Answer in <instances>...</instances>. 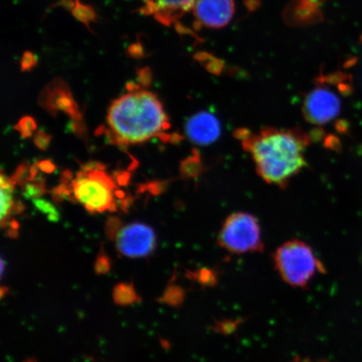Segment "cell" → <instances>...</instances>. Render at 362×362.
<instances>
[{"instance_id":"1","label":"cell","mask_w":362,"mask_h":362,"mask_svg":"<svg viewBox=\"0 0 362 362\" xmlns=\"http://www.w3.org/2000/svg\"><path fill=\"white\" fill-rule=\"evenodd\" d=\"M235 137L250 155L257 173L269 185L287 187L308 165L305 151L312 140L300 128L267 127L257 132L242 128L235 131Z\"/></svg>"},{"instance_id":"2","label":"cell","mask_w":362,"mask_h":362,"mask_svg":"<svg viewBox=\"0 0 362 362\" xmlns=\"http://www.w3.org/2000/svg\"><path fill=\"white\" fill-rule=\"evenodd\" d=\"M107 123L116 140L125 144L147 141L170 127L160 101L141 88H133L112 103Z\"/></svg>"},{"instance_id":"3","label":"cell","mask_w":362,"mask_h":362,"mask_svg":"<svg viewBox=\"0 0 362 362\" xmlns=\"http://www.w3.org/2000/svg\"><path fill=\"white\" fill-rule=\"evenodd\" d=\"M274 262L284 281L293 287H306L317 274L325 271L313 249L298 239L289 240L278 247Z\"/></svg>"},{"instance_id":"4","label":"cell","mask_w":362,"mask_h":362,"mask_svg":"<svg viewBox=\"0 0 362 362\" xmlns=\"http://www.w3.org/2000/svg\"><path fill=\"white\" fill-rule=\"evenodd\" d=\"M349 80L343 74L320 75L315 86L305 95L302 104V113L308 123L322 126L334 121L341 111L343 96L339 90H334L336 86Z\"/></svg>"},{"instance_id":"5","label":"cell","mask_w":362,"mask_h":362,"mask_svg":"<svg viewBox=\"0 0 362 362\" xmlns=\"http://www.w3.org/2000/svg\"><path fill=\"white\" fill-rule=\"evenodd\" d=\"M88 165L70 185L72 197L90 214L113 211L115 184L100 166Z\"/></svg>"},{"instance_id":"6","label":"cell","mask_w":362,"mask_h":362,"mask_svg":"<svg viewBox=\"0 0 362 362\" xmlns=\"http://www.w3.org/2000/svg\"><path fill=\"white\" fill-rule=\"evenodd\" d=\"M217 243L233 255L264 251L262 229L257 217L239 211L226 217L217 236Z\"/></svg>"},{"instance_id":"7","label":"cell","mask_w":362,"mask_h":362,"mask_svg":"<svg viewBox=\"0 0 362 362\" xmlns=\"http://www.w3.org/2000/svg\"><path fill=\"white\" fill-rule=\"evenodd\" d=\"M116 247L122 255L143 257L151 255L156 247V236L146 224L132 223L124 226L116 234Z\"/></svg>"},{"instance_id":"8","label":"cell","mask_w":362,"mask_h":362,"mask_svg":"<svg viewBox=\"0 0 362 362\" xmlns=\"http://www.w3.org/2000/svg\"><path fill=\"white\" fill-rule=\"evenodd\" d=\"M192 10L199 25L221 29L233 20L235 3L234 0H197Z\"/></svg>"},{"instance_id":"9","label":"cell","mask_w":362,"mask_h":362,"mask_svg":"<svg viewBox=\"0 0 362 362\" xmlns=\"http://www.w3.org/2000/svg\"><path fill=\"white\" fill-rule=\"evenodd\" d=\"M185 130L192 142L199 146H208L220 137L221 125L212 113L201 112L189 119Z\"/></svg>"},{"instance_id":"10","label":"cell","mask_w":362,"mask_h":362,"mask_svg":"<svg viewBox=\"0 0 362 362\" xmlns=\"http://www.w3.org/2000/svg\"><path fill=\"white\" fill-rule=\"evenodd\" d=\"M148 13L170 25L193 8L197 0H144Z\"/></svg>"},{"instance_id":"11","label":"cell","mask_w":362,"mask_h":362,"mask_svg":"<svg viewBox=\"0 0 362 362\" xmlns=\"http://www.w3.org/2000/svg\"><path fill=\"white\" fill-rule=\"evenodd\" d=\"M0 187H1V226L6 228L10 223L13 209H16L13 202V189H15V181L7 177L4 174L0 176Z\"/></svg>"},{"instance_id":"12","label":"cell","mask_w":362,"mask_h":362,"mask_svg":"<svg viewBox=\"0 0 362 362\" xmlns=\"http://www.w3.org/2000/svg\"><path fill=\"white\" fill-rule=\"evenodd\" d=\"M202 165L200 157L193 155L181 163L180 172L185 178H194L201 173Z\"/></svg>"},{"instance_id":"13","label":"cell","mask_w":362,"mask_h":362,"mask_svg":"<svg viewBox=\"0 0 362 362\" xmlns=\"http://www.w3.org/2000/svg\"><path fill=\"white\" fill-rule=\"evenodd\" d=\"M45 192H47V189H45L44 181L36 178L25 184L22 191L23 196L31 201L40 198Z\"/></svg>"},{"instance_id":"14","label":"cell","mask_w":362,"mask_h":362,"mask_svg":"<svg viewBox=\"0 0 362 362\" xmlns=\"http://www.w3.org/2000/svg\"><path fill=\"white\" fill-rule=\"evenodd\" d=\"M33 202L36 209L47 216L49 221H58L60 219V214H59L56 207L51 202L45 201L42 198L35 199Z\"/></svg>"},{"instance_id":"15","label":"cell","mask_w":362,"mask_h":362,"mask_svg":"<svg viewBox=\"0 0 362 362\" xmlns=\"http://www.w3.org/2000/svg\"><path fill=\"white\" fill-rule=\"evenodd\" d=\"M16 129L20 131L23 137L26 138L30 137L33 134L36 129V125L33 119H30V117H25V119L20 122Z\"/></svg>"},{"instance_id":"16","label":"cell","mask_w":362,"mask_h":362,"mask_svg":"<svg viewBox=\"0 0 362 362\" xmlns=\"http://www.w3.org/2000/svg\"><path fill=\"white\" fill-rule=\"evenodd\" d=\"M49 141H51V136L44 133L43 131H40V132L35 135V143L40 148H47Z\"/></svg>"},{"instance_id":"17","label":"cell","mask_w":362,"mask_h":362,"mask_svg":"<svg viewBox=\"0 0 362 362\" xmlns=\"http://www.w3.org/2000/svg\"><path fill=\"white\" fill-rule=\"evenodd\" d=\"M325 143H327V146L329 148L333 149L334 151H339L341 148V142H339V139L336 136H329Z\"/></svg>"},{"instance_id":"18","label":"cell","mask_w":362,"mask_h":362,"mask_svg":"<svg viewBox=\"0 0 362 362\" xmlns=\"http://www.w3.org/2000/svg\"><path fill=\"white\" fill-rule=\"evenodd\" d=\"M336 128L338 132L346 134L349 130V124L345 120H339L336 124Z\"/></svg>"},{"instance_id":"19","label":"cell","mask_w":362,"mask_h":362,"mask_svg":"<svg viewBox=\"0 0 362 362\" xmlns=\"http://www.w3.org/2000/svg\"><path fill=\"white\" fill-rule=\"evenodd\" d=\"M38 168L49 173V172H52L54 170V169H55V167H54V165L49 161H42L40 163Z\"/></svg>"},{"instance_id":"20","label":"cell","mask_w":362,"mask_h":362,"mask_svg":"<svg viewBox=\"0 0 362 362\" xmlns=\"http://www.w3.org/2000/svg\"><path fill=\"white\" fill-rule=\"evenodd\" d=\"M291 362H313V361L306 360V359H297V360H294Z\"/></svg>"}]
</instances>
